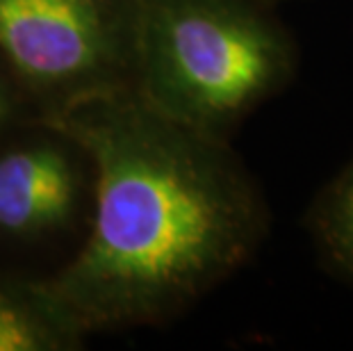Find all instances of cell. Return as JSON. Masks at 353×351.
<instances>
[{"instance_id":"obj_7","label":"cell","mask_w":353,"mask_h":351,"mask_svg":"<svg viewBox=\"0 0 353 351\" xmlns=\"http://www.w3.org/2000/svg\"><path fill=\"white\" fill-rule=\"evenodd\" d=\"M10 103H7V94H5V89H3V85H0V126L5 123V119H7V108Z\"/></svg>"},{"instance_id":"obj_4","label":"cell","mask_w":353,"mask_h":351,"mask_svg":"<svg viewBox=\"0 0 353 351\" xmlns=\"http://www.w3.org/2000/svg\"><path fill=\"white\" fill-rule=\"evenodd\" d=\"M80 176L57 144H37L0 155V230L37 235L73 217Z\"/></svg>"},{"instance_id":"obj_1","label":"cell","mask_w":353,"mask_h":351,"mask_svg":"<svg viewBox=\"0 0 353 351\" xmlns=\"http://www.w3.org/2000/svg\"><path fill=\"white\" fill-rule=\"evenodd\" d=\"M94 164L85 244L46 285L85 333L162 324L255 256L269 208L226 137L153 108L134 87L46 110Z\"/></svg>"},{"instance_id":"obj_2","label":"cell","mask_w":353,"mask_h":351,"mask_svg":"<svg viewBox=\"0 0 353 351\" xmlns=\"http://www.w3.org/2000/svg\"><path fill=\"white\" fill-rule=\"evenodd\" d=\"M294 69L288 30L253 0H141L134 89L180 123L226 137Z\"/></svg>"},{"instance_id":"obj_3","label":"cell","mask_w":353,"mask_h":351,"mask_svg":"<svg viewBox=\"0 0 353 351\" xmlns=\"http://www.w3.org/2000/svg\"><path fill=\"white\" fill-rule=\"evenodd\" d=\"M141 0H0V53L50 108L134 87Z\"/></svg>"},{"instance_id":"obj_5","label":"cell","mask_w":353,"mask_h":351,"mask_svg":"<svg viewBox=\"0 0 353 351\" xmlns=\"http://www.w3.org/2000/svg\"><path fill=\"white\" fill-rule=\"evenodd\" d=\"M85 335L46 281H0V351H69Z\"/></svg>"},{"instance_id":"obj_6","label":"cell","mask_w":353,"mask_h":351,"mask_svg":"<svg viewBox=\"0 0 353 351\" xmlns=\"http://www.w3.org/2000/svg\"><path fill=\"white\" fill-rule=\"evenodd\" d=\"M307 230L328 272L353 283V160L314 199Z\"/></svg>"}]
</instances>
